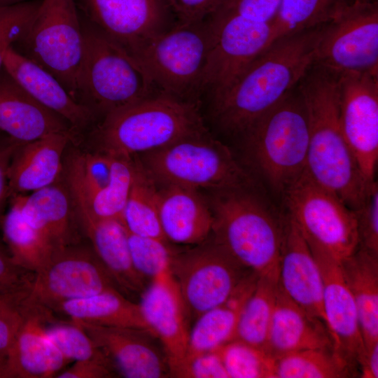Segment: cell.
<instances>
[{
	"instance_id": "obj_1",
	"label": "cell",
	"mask_w": 378,
	"mask_h": 378,
	"mask_svg": "<svg viewBox=\"0 0 378 378\" xmlns=\"http://www.w3.org/2000/svg\"><path fill=\"white\" fill-rule=\"evenodd\" d=\"M323 26L276 39L212 99L221 130L240 135L298 87L315 64Z\"/></svg>"
},
{
	"instance_id": "obj_2",
	"label": "cell",
	"mask_w": 378,
	"mask_h": 378,
	"mask_svg": "<svg viewBox=\"0 0 378 378\" xmlns=\"http://www.w3.org/2000/svg\"><path fill=\"white\" fill-rule=\"evenodd\" d=\"M298 90L309 127L306 172L355 210L370 184L364 180L344 134L338 75L314 65Z\"/></svg>"
},
{
	"instance_id": "obj_3",
	"label": "cell",
	"mask_w": 378,
	"mask_h": 378,
	"mask_svg": "<svg viewBox=\"0 0 378 378\" xmlns=\"http://www.w3.org/2000/svg\"><path fill=\"white\" fill-rule=\"evenodd\" d=\"M206 132L197 101L158 91L106 115L75 143L89 150L133 158Z\"/></svg>"
},
{
	"instance_id": "obj_4",
	"label": "cell",
	"mask_w": 378,
	"mask_h": 378,
	"mask_svg": "<svg viewBox=\"0 0 378 378\" xmlns=\"http://www.w3.org/2000/svg\"><path fill=\"white\" fill-rule=\"evenodd\" d=\"M210 206L214 241L258 275L278 277L285 212L254 187L214 192Z\"/></svg>"
},
{
	"instance_id": "obj_5",
	"label": "cell",
	"mask_w": 378,
	"mask_h": 378,
	"mask_svg": "<svg viewBox=\"0 0 378 378\" xmlns=\"http://www.w3.org/2000/svg\"><path fill=\"white\" fill-rule=\"evenodd\" d=\"M240 136L247 164L282 197L307 168L308 121L298 87Z\"/></svg>"
},
{
	"instance_id": "obj_6",
	"label": "cell",
	"mask_w": 378,
	"mask_h": 378,
	"mask_svg": "<svg viewBox=\"0 0 378 378\" xmlns=\"http://www.w3.org/2000/svg\"><path fill=\"white\" fill-rule=\"evenodd\" d=\"M80 20L83 50L76 101L96 122L158 92L133 57L81 16Z\"/></svg>"
},
{
	"instance_id": "obj_7",
	"label": "cell",
	"mask_w": 378,
	"mask_h": 378,
	"mask_svg": "<svg viewBox=\"0 0 378 378\" xmlns=\"http://www.w3.org/2000/svg\"><path fill=\"white\" fill-rule=\"evenodd\" d=\"M157 184L214 192L255 186L230 149L206 132L136 156Z\"/></svg>"
},
{
	"instance_id": "obj_8",
	"label": "cell",
	"mask_w": 378,
	"mask_h": 378,
	"mask_svg": "<svg viewBox=\"0 0 378 378\" xmlns=\"http://www.w3.org/2000/svg\"><path fill=\"white\" fill-rule=\"evenodd\" d=\"M210 45L206 20L178 21L148 40L133 58L158 91L197 101V95L204 90Z\"/></svg>"
},
{
	"instance_id": "obj_9",
	"label": "cell",
	"mask_w": 378,
	"mask_h": 378,
	"mask_svg": "<svg viewBox=\"0 0 378 378\" xmlns=\"http://www.w3.org/2000/svg\"><path fill=\"white\" fill-rule=\"evenodd\" d=\"M11 47L55 76L76 101L83 36L75 0H41L32 20Z\"/></svg>"
},
{
	"instance_id": "obj_10",
	"label": "cell",
	"mask_w": 378,
	"mask_h": 378,
	"mask_svg": "<svg viewBox=\"0 0 378 378\" xmlns=\"http://www.w3.org/2000/svg\"><path fill=\"white\" fill-rule=\"evenodd\" d=\"M286 213L307 241L341 260L358 246L356 216L340 197L305 172L284 193Z\"/></svg>"
},
{
	"instance_id": "obj_11",
	"label": "cell",
	"mask_w": 378,
	"mask_h": 378,
	"mask_svg": "<svg viewBox=\"0 0 378 378\" xmlns=\"http://www.w3.org/2000/svg\"><path fill=\"white\" fill-rule=\"evenodd\" d=\"M169 271L188 316L195 319L225 301L253 272L237 261L211 234L193 248L174 250Z\"/></svg>"
},
{
	"instance_id": "obj_12",
	"label": "cell",
	"mask_w": 378,
	"mask_h": 378,
	"mask_svg": "<svg viewBox=\"0 0 378 378\" xmlns=\"http://www.w3.org/2000/svg\"><path fill=\"white\" fill-rule=\"evenodd\" d=\"M206 20L211 45L204 89L213 99L274 41V33L272 23L249 19L226 6Z\"/></svg>"
},
{
	"instance_id": "obj_13",
	"label": "cell",
	"mask_w": 378,
	"mask_h": 378,
	"mask_svg": "<svg viewBox=\"0 0 378 378\" xmlns=\"http://www.w3.org/2000/svg\"><path fill=\"white\" fill-rule=\"evenodd\" d=\"M314 65L338 76L378 73L377 0H351L324 24Z\"/></svg>"
},
{
	"instance_id": "obj_14",
	"label": "cell",
	"mask_w": 378,
	"mask_h": 378,
	"mask_svg": "<svg viewBox=\"0 0 378 378\" xmlns=\"http://www.w3.org/2000/svg\"><path fill=\"white\" fill-rule=\"evenodd\" d=\"M112 289L119 290L91 244L81 240L54 249L35 273L25 302L53 312L63 302Z\"/></svg>"
},
{
	"instance_id": "obj_15",
	"label": "cell",
	"mask_w": 378,
	"mask_h": 378,
	"mask_svg": "<svg viewBox=\"0 0 378 378\" xmlns=\"http://www.w3.org/2000/svg\"><path fill=\"white\" fill-rule=\"evenodd\" d=\"M80 16L132 57L173 24L164 0H75Z\"/></svg>"
},
{
	"instance_id": "obj_16",
	"label": "cell",
	"mask_w": 378,
	"mask_h": 378,
	"mask_svg": "<svg viewBox=\"0 0 378 378\" xmlns=\"http://www.w3.org/2000/svg\"><path fill=\"white\" fill-rule=\"evenodd\" d=\"M338 84L344 134L370 185L375 181L378 160V73H343Z\"/></svg>"
},
{
	"instance_id": "obj_17",
	"label": "cell",
	"mask_w": 378,
	"mask_h": 378,
	"mask_svg": "<svg viewBox=\"0 0 378 378\" xmlns=\"http://www.w3.org/2000/svg\"><path fill=\"white\" fill-rule=\"evenodd\" d=\"M143 317L161 342L170 377H179L184 366L189 337L188 312L169 267L151 279L139 303Z\"/></svg>"
},
{
	"instance_id": "obj_18",
	"label": "cell",
	"mask_w": 378,
	"mask_h": 378,
	"mask_svg": "<svg viewBox=\"0 0 378 378\" xmlns=\"http://www.w3.org/2000/svg\"><path fill=\"white\" fill-rule=\"evenodd\" d=\"M72 321L108 358L117 374L126 378L170 377L165 354L155 344L153 338L155 337L148 331Z\"/></svg>"
},
{
	"instance_id": "obj_19",
	"label": "cell",
	"mask_w": 378,
	"mask_h": 378,
	"mask_svg": "<svg viewBox=\"0 0 378 378\" xmlns=\"http://www.w3.org/2000/svg\"><path fill=\"white\" fill-rule=\"evenodd\" d=\"M307 242L321 272L323 310L335 348L358 370L357 361L365 346L356 307L344 279L340 260L322 248Z\"/></svg>"
},
{
	"instance_id": "obj_20",
	"label": "cell",
	"mask_w": 378,
	"mask_h": 378,
	"mask_svg": "<svg viewBox=\"0 0 378 378\" xmlns=\"http://www.w3.org/2000/svg\"><path fill=\"white\" fill-rule=\"evenodd\" d=\"M278 284L293 301L326 323L320 268L306 238L286 212Z\"/></svg>"
},
{
	"instance_id": "obj_21",
	"label": "cell",
	"mask_w": 378,
	"mask_h": 378,
	"mask_svg": "<svg viewBox=\"0 0 378 378\" xmlns=\"http://www.w3.org/2000/svg\"><path fill=\"white\" fill-rule=\"evenodd\" d=\"M70 193L81 232L90 241L119 290L142 293L145 279L133 266L128 234L122 223L118 220L96 216L78 196Z\"/></svg>"
},
{
	"instance_id": "obj_22",
	"label": "cell",
	"mask_w": 378,
	"mask_h": 378,
	"mask_svg": "<svg viewBox=\"0 0 378 378\" xmlns=\"http://www.w3.org/2000/svg\"><path fill=\"white\" fill-rule=\"evenodd\" d=\"M53 312L25 302L24 319L8 354L6 378H47L69 363L47 336Z\"/></svg>"
},
{
	"instance_id": "obj_23",
	"label": "cell",
	"mask_w": 378,
	"mask_h": 378,
	"mask_svg": "<svg viewBox=\"0 0 378 378\" xmlns=\"http://www.w3.org/2000/svg\"><path fill=\"white\" fill-rule=\"evenodd\" d=\"M0 132L24 143L52 133L77 136L67 120L34 99L4 67L0 71Z\"/></svg>"
},
{
	"instance_id": "obj_24",
	"label": "cell",
	"mask_w": 378,
	"mask_h": 378,
	"mask_svg": "<svg viewBox=\"0 0 378 378\" xmlns=\"http://www.w3.org/2000/svg\"><path fill=\"white\" fill-rule=\"evenodd\" d=\"M9 200L18 204L24 218L55 249L81 241L71 195L62 176L55 183L29 195H16Z\"/></svg>"
},
{
	"instance_id": "obj_25",
	"label": "cell",
	"mask_w": 378,
	"mask_h": 378,
	"mask_svg": "<svg viewBox=\"0 0 378 378\" xmlns=\"http://www.w3.org/2000/svg\"><path fill=\"white\" fill-rule=\"evenodd\" d=\"M76 138L72 132L52 133L22 143L14 153L8 169L10 197L57 181L62 174L66 150Z\"/></svg>"
},
{
	"instance_id": "obj_26",
	"label": "cell",
	"mask_w": 378,
	"mask_h": 378,
	"mask_svg": "<svg viewBox=\"0 0 378 378\" xmlns=\"http://www.w3.org/2000/svg\"><path fill=\"white\" fill-rule=\"evenodd\" d=\"M3 67L34 99L67 120L78 136L96 122L55 76L11 46L6 52Z\"/></svg>"
},
{
	"instance_id": "obj_27",
	"label": "cell",
	"mask_w": 378,
	"mask_h": 378,
	"mask_svg": "<svg viewBox=\"0 0 378 378\" xmlns=\"http://www.w3.org/2000/svg\"><path fill=\"white\" fill-rule=\"evenodd\" d=\"M335 347L320 318L293 301L278 284L265 351L273 358L309 349Z\"/></svg>"
},
{
	"instance_id": "obj_28",
	"label": "cell",
	"mask_w": 378,
	"mask_h": 378,
	"mask_svg": "<svg viewBox=\"0 0 378 378\" xmlns=\"http://www.w3.org/2000/svg\"><path fill=\"white\" fill-rule=\"evenodd\" d=\"M158 213L167 241L196 245L211 234L213 214L197 190L164 186L158 192Z\"/></svg>"
},
{
	"instance_id": "obj_29",
	"label": "cell",
	"mask_w": 378,
	"mask_h": 378,
	"mask_svg": "<svg viewBox=\"0 0 378 378\" xmlns=\"http://www.w3.org/2000/svg\"><path fill=\"white\" fill-rule=\"evenodd\" d=\"M258 276L252 272L225 301L196 318L189 331L185 363L195 355L216 350L234 340L241 311L253 290Z\"/></svg>"
},
{
	"instance_id": "obj_30",
	"label": "cell",
	"mask_w": 378,
	"mask_h": 378,
	"mask_svg": "<svg viewBox=\"0 0 378 378\" xmlns=\"http://www.w3.org/2000/svg\"><path fill=\"white\" fill-rule=\"evenodd\" d=\"M354 300L365 348L378 342V255L360 248L340 260Z\"/></svg>"
},
{
	"instance_id": "obj_31",
	"label": "cell",
	"mask_w": 378,
	"mask_h": 378,
	"mask_svg": "<svg viewBox=\"0 0 378 378\" xmlns=\"http://www.w3.org/2000/svg\"><path fill=\"white\" fill-rule=\"evenodd\" d=\"M54 312L72 320L102 326L141 329L153 335L139 304L125 298L117 289L63 302Z\"/></svg>"
},
{
	"instance_id": "obj_32",
	"label": "cell",
	"mask_w": 378,
	"mask_h": 378,
	"mask_svg": "<svg viewBox=\"0 0 378 378\" xmlns=\"http://www.w3.org/2000/svg\"><path fill=\"white\" fill-rule=\"evenodd\" d=\"M133 158L134 176L123 211L122 223L130 234L167 241L159 218L158 184L145 171L137 158Z\"/></svg>"
},
{
	"instance_id": "obj_33",
	"label": "cell",
	"mask_w": 378,
	"mask_h": 378,
	"mask_svg": "<svg viewBox=\"0 0 378 378\" xmlns=\"http://www.w3.org/2000/svg\"><path fill=\"white\" fill-rule=\"evenodd\" d=\"M10 200V209L5 214L1 227L8 253L16 264L36 273L48 262L55 248L24 218L18 204Z\"/></svg>"
},
{
	"instance_id": "obj_34",
	"label": "cell",
	"mask_w": 378,
	"mask_h": 378,
	"mask_svg": "<svg viewBox=\"0 0 378 378\" xmlns=\"http://www.w3.org/2000/svg\"><path fill=\"white\" fill-rule=\"evenodd\" d=\"M274 378H346L357 369L335 347L304 349L274 358Z\"/></svg>"
},
{
	"instance_id": "obj_35",
	"label": "cell",
	"mask_w": 378,
	"mask_h": 378,
	"mask_svg": "<svg viewBox=\"0 0 378 378\" xmlns=\"http://www.w3.org/2000/svg\"><path fill=\"white\" fill-rule=\"evenodd\" d=\"M277 287V276H258L241 311L234 340L265 350Z\"/></svg>"
},
{
	"instance_id": "obj_36",
	"label": "cell",
	"mask_w": 378,
	"mask_h": 378,
	"mask_svg": "<svg viewBox=\"0 0 378 378\" xmlns=\"http://www.w3.org/2000/svg\"><path fill=\"white\" fill-rule=\"evenodd\" d=\"M110 156L111 178L101 190L85 195L64 183L71 192L85 203L94 215L102 218L118 220L122 223L123 211L134 180L135 162L133 158Z\"/></svg>"
},
{
	"instance_id": "obj_37",
	"label": "cell",
	"mask_w": 378,
	"mask_h": 378,
	"mask_svg": "<svg viewBox=\"0 0 378 378\" xmlns=\"http://www.w3.org/2000/svg\"><path fill=\"white\" fill-rule=\"evenodd\" d=\"M351 0H281L272 22L274 41L324 25Z\"/></svg>"
},
{
	"instance_id": "obj_38",
	"label": "cell",
	"mask_w": 378,
	"mask_h": 378,
	"mask_svg": "<svg viewBox=\"0 0 378 378\" xmlns=\"http://www.w3.org/2000/svg\"><path fill=\"white\" fill-rule=\"evenodd\" d=\"M217 350L229 378H274V358L264 349L233 340Z\"/></svg>"
},
{
	"instance_id": "obj_39",
	"label": "cell",
	"mask_w": 378,
	"mask_h": 378,
	"mask_svg": "<svg viewBox=\"0 0 378 378\" xmlns=\"http://www.w3.org/2000/svg\"><path fill=\"white\" fill-rule=\"evenodd\" d=\"M45 331L68 360H85L106 357L87 333L74 321H48Z\"/></svg>"
},
{
	"instance_id": "obj_40",
	"label": "cell",
	"mask_w": 378,
	"mask_h": 378,
	"mask_svg": "<svg viewBox=\"0 0 378 378\" xmlns=\"http://www.w3.org/2000/svg\"><path fill=\"white\" fill-rule=\"evenodd\" d=\"M127 234L133 266L142 277L152 279L169 267L174 249L168 241Z\"/></svg>"
},
{
	"instance_id": "obj_41",
	"label": "cell",
	"mask_w": 378,
	"mask_h": 378,
	"mask_svg": "<svg viewBox=\"0 0 378 378\" xmlns=\"http://www.w3.org/2000/svg\"><path fill=\"white\" fill-rule=\"evenodd\" d=\"M28 295L0 297V378H6L9 351L24 319Z\"/></svg>"
},
{
	"instance_id": "obj_42",
	"label": "cell",
	"mask_w": 378,
	"mask_h": 378,
	"mask_svg": "<svg viewBox=\"0 0 378 378\" xmlns=\"http://www.w3.org/2000/svg\"><path fill=\"white\" fill-rule=\"evenodd\" d=\"M40 3L41 0H29L0 7V71L6 50L27 29Z\"/></svg>"
},
{
	"instance_id": "obj_43",
	"label": "cell",
	"mask_w": 378,
	"mask_h": 378,
	"mask_svg": "<svg viewBox=\"0 0 378 378\" xmlns=\"http://www.w3.org/2000/svg\"><path fill=\"white\" fill-rule=\"evenodd\" d=\"M358 237V248L378 255V185L369 186L363 201L354 210Z\"/></svg>"
},
{
	"instance_id": "obj_44",
	"label": "cell",
	"mask_w": 378,
	"mask_h": 378,
	"mask_svg": "<svg viewBox=\"0 0 378 378\" xmlns=\"http://www.w3.org/2000/svg\"><path fill=\"white\" fill-rule=\"evenodd\" d=\"M35 273L16 264L0 244V297L29 295Z\"/></svg>"
},
{
	"instance_id": "obj_45",
	"label": "cell",
	"mask_w": 378,
	"mask_h": 378,
	"mask_svg": "<svg viewBox=\"0 0 378 378\" xmlns=\"http://www.w3.org/2000/svg\"><path fill=\"white\" fill-rule=\"evenodd\" d=\"M179 377L229 378L218 351H206L188 359Z\"/></svg>"
},
{
	"instance_id": "obj_46",
	"label": "cell",
	"mask_w": 378,
	"mask_h": 378,
	"mask_svg": "<svg viewBox=\"0 0 378 378\" xmlns=\"http://www.w3.org/2000/svg\"><path fill=\"white\" fill-rule=\"evenodd\" d=\"M172 13L181 22L206 20L229 0H164Z\"/></svg>"
},
{
	"instance_id": "obj_47",
	"label": "cell",
	"mask_w": 378,
	"mask_h": 378,
	"mask_svg": "<svg viewBox=\"0 0 378 378\" xmlns=\"http://www.w3.org/2000/svg\"><path fill=\"white\" fill-rule=\"evenodd\" d=\"M281 0H229L225 6L256 21L272 23Z\"/></svg>"
},
{
	"instance_id": "obj_48",
	"label": "cell",
	"mask_w": 378,
	"mask_h": 378,
	"mask_svg": "<svg viewBox=\"0 0 378 378\" xmlns=\"http://www.w3.org/2000/svg\"><path fill=\"white\" fill-rule=\"evenodd\" d=\"M117 373L107 357L76 361L69 369L57 374V378H108Z\"/></svg>"
},
{
	"instance_id": "obj_49",
	"label": "cell",
	"mask_w": 378,
	"mask_h": 378,
	"mask_svg": "<svg viewBox=\"0 0 378 378\" xmlns=\"http://www.w3.org/2000/svg\"><path fill=\"white\" fill-rule=\"evenodd\" d=\"M22 143L0 132V228L5 215L6 203L10 199L8 175L10 161Z\"/></svg>"
},
{
	"instance_id": "obj_50",
	"label": "cell",
	"mask_w": 378,
	"mask_h": 378,
	"mask_svg": "<svg viewBox=\"0 0 378 378\" xmlns=\"http://www.w3.org/2000/svg\"><path fill=\"white\" fill-rule=\"evenodd\" d=\"M357 368L359 377H378V342L365 348L357 361Z\"/></svg>"
},
{
	"instance_id": "obj_51",
	"label": "cell",
	"mask_w": 378,
	"mask_h": 378,
	"mask_svg": "<svg viewBox=\"0 0 378 378\" xmlns=\"http://www.w3.org/2000/svg\"><path fill=\"white\" fill-rule=\"evenodd\" d=\"M29 0H0V7L8 6Z\"/></svg>"
}]
</instances>
